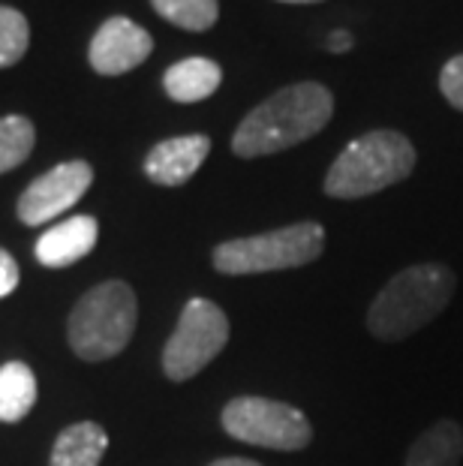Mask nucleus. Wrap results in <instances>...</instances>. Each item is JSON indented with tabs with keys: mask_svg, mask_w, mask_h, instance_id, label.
<instances>
[{
	"mask_svg": "<svg viewBox=\"0 0 463 466\" xmlns=\"http://www.w3.org/2000/svg\"><path fill=\"white\" fill-rule=\"evenodd\" d=\"M334 115V96L319 82H298L271 94L238 124L232 136L235 157H271L307 142Z\"/></svg>",
	"mask_w": 463,
	"mask_h": 466,
	"instance_id": "nucleus-1",
	"label": "nucleus"
},
{
	"mask_svg": "<svg viewBox=\"0 0 463 466\" xmlns=\"http://www.w3.org/2000/svg\"><path fill=\"white\" fill-rule=\"evenodd\" d=\"M458 277L448 265L418 262L382 286L367 310V331L379 343H400L425 329L455 299Z\"/></svg>",
	"mask_w": 463,
	"mask_h": 466,
	"instance_id": "nucleus-2",
	"label": "nucleus"
},
{
	"mask_svg": "<svg viewBox=\"0 0 463 466\" xmlns=\"http://www.w3.org/2000/svg\"><path fill=\"white\" fill-rule=\"evenodd\" d=\"M416 147L398 130H373L340 151L325 175V196L340 202L364 199L407 181L416 168Z\"/></svg>",
	"mask_w": 463,
	"mask_h": 466,
	"instance_id": "nucleus-3",
	"label": "nucleus"
},
{
	"mask_svg": "<svg viewBox=\"0 0 463 466\" xmlns=\"http://www.w3.org/2000/svg\"><path fill=\"white\" fill-rule=\"evenodd\" d=\"M136 322H139V301L133 286L124 280H106L78 299L66 337L78 359L106 361L130 346Z\"/></svg>",
	"mask_w": 463,
	"mask_h": 466,
	"instance_id": "nucleus-4",
	"label": "nucleus"
},
{
	"mask_svg": "<svg viewBox=\"0 0 463 466\" xmlns=\"http://www.w3.org/2000/svg\"><path fill=\"white\" fill-rule=\"evenodd\" d=\"M325 250V229L319 223L304 220L283 226V229L235 238L214 247V268L220 274L241 277V274H268V271H289L317 262Z\"/></svg>",
	"mask_w": 463,
	"mask_h": 466,
	"instance_id": "nucleus-5",
	"label": "nucleus"
},
{
	"mask_svg": "<svg viewBox=\"0 0 463 466\" xmlns=\"http://www.w3.org/2000/svg\"><path fill=\"white\" fill-rule=\"evenodd\" d=\"M220 421L232 440L271 451H301L313 442V424L301 410L256 394L226 403Z\"/></svg>",
	"mask_w": 463,
	"mask_h": 466,
	"instance_id": "nucleus-6",
	"label": "nucleus"
},
{
	"mask_svg": "<svg viewBox=\"0 0 463 466\" xmlns=\"http://www.w3.org/2000/svg\"><path fill=\"white\" fill-rule=\"evenodd\" d=\"M229 343V316L208 299H190L163 350V373L172 382L199 376Z\"/></svg>",
	"mask_w": 463,
	"mask_h": 466,
	"instance_id": "nucleus-7",
	"label": "nucleus"
},
{
	"mask_svg": "<svg viewBox=\"0 0 463 466\" xmlns=\"http://www.w3.org/2000/svg\"><path fill=\"white\" fill-rule=\"evenodd\" d=\"M94 181V168L85 160H70L39 175L18 199V220L25 226H43L82 199Z\"/></svg>",
	"mask_w": 463,
	"mask_h": 466,
	"instance_id": "nucleus-8",
	"label": "nucleus"
},
{
	"mask_svg": "<svg viewBox=\"0 0 463 466\" xmlns=\"http://www.w3.org/2000/svg\"><path fill=\"white\" fill-rule=\"evenodd\" d=\"M154 52L151 34L124 15H115L94 34L87 61L100 76H124L147 61Z\"/></svg>",
	"mask_w": 463,
	"mask_h": 466,
	"instance_id": "nucleus-9",
	"label": "nucleus"
},
{
	"mask_svg": "<svg viewBox=\"0 0 463 466\" xmlns=\"http://www.w3.org/2000/svg\"><path fill=\"white\" fill-rule=\"evenodd\" d=\"M211 154L208 136H175L166 142L154 145L151 154L145 157V175L160 187H181L199 172L205 157Z\"/></svg>",
	"mask_w": 463,
	"mask_h": 466,
	"instance_id": "nucleus-10",
	"label": "nucleus"
},
{
	"mask_svg": "<svg viewBox=\"0 0 463 466\" xmlns=\"http://www.w3.org/2000/svg\"><path fill=\"white\" fill-rule=\"evenodd\" d=\"M96 238H100V223L94 217L87 214L70 217V220L57 223L48 232L39 235L36 259L45 268H70L94 250Z\"/></svg>",
	"mask_w": 463,
	"mask_h": 466,
	"instance_id": "nucleus-11",
	"label": "nucleus"
},
{
	"mask_svg": "<svg viewBox=\"0 0 463 466\" xmlns=\"http://www.w3.org/2000/svg\"><path fill=\"white\" fill-rule=\"evenodd\" d=\"M223 69L208 57H186L166 69L163 87L175 103H202L220 87Z\"/></svg>",
	"mask_w": 463,
	"mask_h": 466,
	"instance_id": "nucleus-12",
	"label": "nucleus"
},
{
	"mask_svg": "<svg viewBox=\"0 0 463 466\" xmlns=\"http://www.w3.org/2000/svg\"><path fill=\"white\" fill-rule=\"evenodd\" d=\"M463 461V428L455 419L433 421L412 442L403 466H460Z\"/></svg>",
	"mask_w": 463,
	"mask_h": 466,
	"instance_id": "nucleus-13",
	"label": "nucleus"
},
{
	"mask_svg": "<svg viewBox=\"0 0 463 466\" xmlns=\"http://www.w3.org/2000/svg\"><path fill=\"white\" fill-rule=\"evenodd\" d=\"M108 449V433L96 421L70 424L55 440L52 463L48 466H100Z\"/></svg>",
	"mask_w": 463,
	"mask_h": 466,
	"instance_id": "nucleus-14",
	"label": "nucleus"
},
{
	"mask_svg": "<svg viewBox=\"0 0 463 466\" xmlns=\"http://www.w3.org/2000/svg\"><path fill=\"white\" fill-rule=\"evenodd\" d=\"M36 403V376L25 361L0 367V421H22Z\"/></svg>",
	"mask_w": 463,
	"mask_h": 466,
	"instance_id": "nucleus-15",
	"label": "nucleus"
},
{
	"mask_svg": "<svg viewBox=\"0 0 463 466\" xmlns=\"http://www.w3.org/2000/svg\"><path fill=\"white\" fill-rule=\"evenodd\" d=\"M34 142H36V130L27 117L22 115L0 117V175L22 166L31 157Z\"/></svg>",
	"mask_w": 463,
	"mask_h": 466,
	"instance_id": "nucleus-16",
	"label": "nucleus"
},
{
	"mask_svg": "<svg viewBox=\"0 0 463 466\" xmlns=\"http://www.w3.org/2000/svg\"><path fill=\"white\" fill-rule=\"evenodd\" d=\"M151 4L166 22L184 27V31H208L220 15L216 0H151Z\"/></svg>",
	"mask_w": 463,
	"mask_h": 466,
	"instance_id": "nucleus-17",
	"label": "nucleus"
},
{
	"mask_svg": "<svg viewBox=\"0 0 463 466\" xmlns=\"http://www.w3.org/2000/svg\"><path fill=\"white\" fill-rule=\"evenodd\" d=\"M27 46H31L27 18L13 6H0V69L22 61Z\"/></svg>",
	"mask_w": 463,
	"mask_h": 466,
	"instance_id": "nucleus-18",
	"label": "nucleus"
},
{
	"mask_svg": "<svg viewBox=\"0 0 463 466\" xmlns=\"http://www.w3.org/2000/svg\"><path fill=\"white\" fill-rule=\"evenodd\" d=\"M439 91L458 112H463V55H455L446 66H442Z\"/></svg>",
	"mask_w": 463,
	"mask_h": 466,
	"instance_id": "nucleus-19",
	"label": "nucleus"
},
{
	"mask_svg": "<svg viewBox=\"0 0 463 466\" xmlns=\"http://www.w3.org/2000/svg\"><path fill=\"white\" fill-rule=\"evenodd\" d=\"M15 286H18V262L0 247V299L15 292Z\"/></svg>",
	"mask_w": 463,
	"mask_h": 466,
	"instance_id": "nucleus-20",
	"label": "nucleus"
},
{
	"mask_svg": "<svg viewBox=\"0 0 463 466\" xmlns=\"http://www.w3.org/2000/svg\"><path fill=\"white\" fill-rule=\"evenodd\" d=\"M325 46H328V52L343 55V52H349V48H352V36H349V31H334Z\"/></svg>",
	"mask_w": 463,
	"mask_h": 466,
	"instance_id": "nucleus-21",
	"label": "nucleus"
},
{
	"mask_svg": "<svg viewBox=\"0 0 463 466\" xmlns=\"http://www.w3.org/2000/svg\"><path fill=\"white\" fill-rule=\"evenodd\" d=\"M208 466H262V463L247 461V458H220V461H211Z\"/></svg>",
	"mask_w": 463,
	"mask_h": 466,
	"instance_id": "nucleus-22",
	"label": "nucleus"
},
{
	"mask_svg": "<svg viewBox=\"0 0 463 466\" xmlns=\"http://www.w3.org/2000/svg\"><path fill=\"white\" fill-rule=\"evenodd\" d=\"M283 4H319V0H283Z\"/></svg>",
	"mask_w": 463,
	"mask_h": 466,
	"instance_id": "nucleus-23",
	"label": "nucleus"
}]
</instances>
